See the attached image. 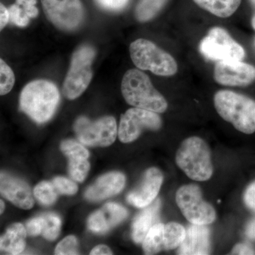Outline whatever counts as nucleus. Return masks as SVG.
Segmentation results:
<instances>
[{
    "label": "nucleus",
    "mask_w": 255,
    "mask_h": 255,
    "mask_svg": "<svg viewBox=\"0 0 255 255\" xmlns=\"http://www.w3.org/2000/svg\"><path fill=\"white\" fill-rule=\"evenodd\" d=\"M242 0H194L202 9L215 16L228 18L232 16L241 4Z\"/></svg>",
    "instance_id": "412c9836"
},
{
    "label": "nucleus",
    "mask_w": 255,
    "mask_h": 255,
    "mask_svg": "<svg viewBox=\"0 0 255 255\" xmlns=\"http://www.w3.org/2000/svg\"><path fill=\"white\" fill-rule=\"evenodd\" d=\"M53 184L56 191L60 194L74 195L78 192V187L77 184L67 178L55 177L53 179Z\"/></svg>",
    "instance_id": "7c9ffc66"
},
{
    "label": "nucleus",
    "mask_w": 255,
    "mask_h": 255,
    "mask_svg": "<svg viewBox=\"0 0 255 255\" xmlns=\"http://www.w3.org/2000/svg\"><path fill=\"white\" fill-rule=\"evenodd\" d=\"M160 201L157 199L153 204L146 206L134 219L132 225V238L137 244L142 243L151 228L158 218Z\"/></svg>",
    "instance_id": "6ab92c4d"
},
{
    "label": "nucleus",
    "mask_w": 255,
    "mask_h": 255,
    "mask_svg": "<svg viewBox=\"0 0 255 255\" xmlns=\"http://www.w3.org/2000/svg\"><path fill=\"white\" fill-rule=\"evenodd\" d=\"M232 255H255V250L249 244L240 243L236 245L231 251Z\"/></svg>",
    "instance_id": "f704fd0d"
},
{
    "label": "nucleus",
    "mask_w": 255,
    "mask_h": 255,
    "mask_svg": "<svg viewBox=\"0 0 255 255\" xmlns=\"http://www.w3.org/2000/svg\"><path fill=\"white\" fill-rule=\"evenodd\" d=\"M211 252L210 230L206 225L192 224L186 231L185 238L179 247L178 254L209 255Z\"/></svg>",
    "instance_id": "dca6fc26"
},
{
    "label": "nucleus",
    "mask_w": 255,
    "mask_h": 255,
    "mask_svg": "<svg viewBox=\"0 0 255 255\" xmlns=\"http://www.w3.org/2000/svg\"><path fill=\"white\" fill-rule=\"evenodd\" d=\"M199 49L207 59L214 61L242 60L246 51L235 41L226 30L221 27L211 28L201 41Z\"/></svg>",
    "instance_id": "6e6552de"
},
{
    "label": "nucleus",
    "mask_w": 255,
    "mask_h": 255,
    "mask_svg": "<svg viewBox=\"0 0 255 255\" xmlns=\"http://www.w3.org/2000/svg\"><path fill=\"white\" fill-rule=\"evenodd\" d=\"M90 162L83 157L69 158L68 170L70 177L79 182H83L90 170Z\"/></svg>",
    "instance_id": "a878e982"
},
{
    "label": "nucleus",
    "mask_w": 255,
    "mask_h": 255,
    "mask_svg": "<svg viewBox=\"0 0 255 255\" xmlns=\"http://www.w3.org/2000/svg\"><path fill=\"white\" fill-rule=\"evenodd\" d=\"M178 167L193 180H209L214 172L209 145L199 137L185 139L176 154Z\"/></svg>",
    "instance_id": "20e7f679"
},
{
    "label": "nucleus",
    "mask_w": 255,
    "mask_h": 255,
    "mask_svg": "<svg viewBox=\"0 0 255 255\" xmlns=\"http://www.w3.org/2000/svg\"><path fill=\"white\" fill-rule=\"evenodd\" d=\"M60 226L61 221L58 215L47 214L30 220L26 223V231L30 236L42 235L48 241H54L59 235Z\"/></svg>",
    "instance_id": "a211bd4d"
},
{
    "label": "nucleus",
    "mask_w": 255,
    "mask_h": 255,
    "mask_svg": "<svg viewBox=\"0 0 255 255\" xmlns=\"http://www.w3.org/2000/svg\"><path fill=\"white\" fill-rule=\"evenodd\" d=\"M26 228L21 223L11 225L1 237V251L10 255L21 254L26 245Z\"/></svg>",
    "instance_id": "aec40b11"
},
{
    "label": "nucleus",
    "mask_w": 255,
    "mask_h": 255,
    "mask_svg": "<svg viewBox=\"0 0 255 255\" xmlns=\"http://www.w3.org/2000/svg\"><path fill=\"white\" fill-rule=\"evenodd\" d=\"M252 25H253V27L255 30V15L253 16V19H252Z\"/></svg>",
    "instance_id": "ea45409f"
},
{
    "label": "nucleus",
    "mask_w": 255,
    "mask_h": 255,
    "mask_svg": "<svg viewBox=\"0 0 255 255\" xmlns=\"http://www.w3.org/2000/svg\"><path fill=\"white\" fill-rule=\"evenodd\" d=\"M186 230L182 225L175 222L164 225L163 231L164 251L179 248L185 238Z\"/></svg>",
    "instance_id": "4be33fe9"
},
{
    "label": "nucleus",
    "mask_w": 255,
    "mask_h": 255,
    "mask_svg": "<svg viewBox=\"0 0 255 255\" xmlns=\"http://www.w3.org/2000/svg\"><path fill=\"white\" fill-rule=\"evenodd\" d=\"M9 21V9L4 4H0V28L3 29Z\"/></svg>",
    "instance_id": "c9c22d12"
},
{
    "label": "nucleus",
    "mask_w": 255,
    "mask_h": 255,
    "mask_svg": "<svg viewBox=\"0 0 255 255\" xmlns=\"http://www.w3.org/2000/svg\"><path fill=\"white\" fill-rule=\"evenodd\" d=\"M126 184L124 174L119 172H110L99 178L95 184L85 192L89 201H99L118 194L123 190Z\"/></svg>",
    "instance_id": "f3484780"
},
{
    "label": "nucleus",
    "mask_w": 255,
    "mask_h": 255,
    "mask_svg": "<svg viewBox=\"0 0 255 255\" xmlns=\"http://www.w3.org/2000/svg\"><path fill=\"white\" fill-rule=\"evenodd\" d=\"M163 182V174L155 167L147 169L140 185L127 196L129 204L137 208H145L150 205L157 197Z\"/></svg>",
    "instance_id": "ddd939ff"
},
{
    "label": "nucleus",
    "mask_w": 255,
    "mask_h": 255,
    "mask_svg": "<svg viewBox=\"0 0 255 255\" xmlns=\"http://www.w3.org/2000/svg\"><path fill=\"white\" fill-rule=\"evenodd\" d=\"M4 209V204L2 201H1V214H2Z\"/></svg>",
    "instance_id": "58836bf2"
},
{
    "label": "nucleus",
    "mask_w": 255,
    "mask_h": 255,
    "mask_svg": "<svg viewBox=\"0 0 255 255\" xmlns=\"http://www.w3.org/2000/svg\"><path fill=\"white\" fill-rule=\"evenodd\" d=\"M127 216V210L124 206L108 203L90 216L87 225L92 232L104 234L122 223Z\"/></svg>",
    "instance_id": "2eb2a0df"
},
{
    "label": "nucleus",
    "mask_w": 255,
    "mask_h": 255,
    "mask_svg": "<svg viewBox=\"0 0 255 255\" xmlns=\"http://www.w3.org/2000/svg\"><path fill=\"white\" fill-rule=\"evenodd\" d=\"M214 79L225 86H247L255 80V68L241 60L219 61L215 65Z\"/></svg>",
    "instance_id": "f8f14e48"
},
{
    "label": "nucleus",
    "mask_w": 255,
    "mask_h": 255,
    "mask_svg": "<svg viewBox=\"0 0 255 255\" xmlns=\"http://www.w3.org/2000/svg\"><path fill=\"white\" fill-rule=\"evenodd\" d=\"M60 149L64 155H66L68 158L83 157V158L88 159L90 156L88 150L84 146L74 140H65L60 145Z\"/></svg>",
    "instance_id": "cd10ccee"
},
{
    "label": "nucleus",
    "mask_w": 255,
    "mask_h": 255,
    "mask_svg": "<svg viewBox=\"0 0 255 255\" xmlns=\"http://www.w3.org/2000/svg\"><path fill=\"white\" fill-rule=\"evenodd\" d=\"M55 255H78V241L73 236L64 238L58 243L55 251Z\"/></svg>",
    "instance_id": "c756f323"
},
{
    "label": "nucleus",
    "mask_w": 255,
    "mask_h": 255,
    "mask_svg": "<svg viewBox=\"0 0 255 255\" xmlns=\"http://www.w3.org/2000/svg\"><path fill=\"white\" fill-rule=\"evenodd\" d=\"M95 55V48L90 45H83L74 52L63 85V95L68 100L78 98L87 90L93 76Z\"/></svg>",
    "instance_id": "423d86ee"
},
{
    "label": "nucleus",
    "mask_w": 255,
    "mask_h": 255,
    "mask_svg": "<svg viewBox=\"0 0 255 255\" xmlns=\"http://www.w3.org/2000/svg\"><path fill=\"white\" fill-rule=\"evenodd\" d=\"M9 21L19 27H25L29 23L30 18L25 12L22 7L17 4L9 6Z\"/></svg>",
    "instance_id": "c85d7f7f"
},
{
    "label": "nucleus",
    "mask_w": 255,
    "mask_h": 255,
    "mask_svg": "<svg viewBox=\"0 0 255 255\" xmlns=\"http://www.w3.org/2000/svg\"><path fill=\"white\" fill-rule=\"evenodd\" d=\"M132 63L137 68L149 70L158 76L170 77L178 70L173 57L148 40L139 38L129 48Z\"/></svg>",
    "instance_id": "39448f33"
},
{
    "label": "nucleus",
    "mask_w": 255,
    "mask_h": 255,
    "mask_svg": "<svg viewBox=\"0 0 255 255\" xmlns=\"http://www.w3.org/2000/svg\"><path fill=\"white\" fill-rule=\"evenodd\" d=\"M37 0H16V4L23 8L30 18H34L38 16V9L35 6Z\"/></svg>",
    "instance_id": "473e14b6"
},
{
    "label": "nucleus",
    "mask_w": 255,
    "mask_h": 255,
    "mask_svg": "<svg viewBox=\"0 0 255 255\" xmlns=\"http://www.w3.org/2000/svg\"><path fill=\"white\" fill-rule=\"evenodd\" d=\"M0 191L1 195L18 208L30 209L34 205V199L29 186L18 178L1 173Z\"/></svg>",
    "instance_id": "4468645a"
},
{
    "label": "nucleus",
    "mask_w": 255,
    "mask_h": 255,
    "mask_svg": "<svg viewBox=\"0 0 255 255\" xmlns=\"http://www.w3.org/2000/svg\"><path fill=\"white\" fill-rule=\"evenodd\" d=\"M60 95L58 87L48 80L29 82L21 91L20 110L38 124L48 122L58 108Z\"/></svg>",
    "instance_id": "f257e3e1"
},
{
    "label": "nucleus",
    "mask_w": 255,
    "mask_h": 255,
    "mask_svg": "<svg viewBox=\"0 0 255 255\" xmlns=\"http://www.w3.org/2000/svg\"><path fill=\"white\" fill-rule=\"evenodd\" d=\"M56 191L53 184L48 182H42L37 184L33 190L35 197L41 204L50 206L54 204L57 199Z\"/></svg>",
    "instance_id": "393cba45"
},
{
    "label": "nucleus",
    "mask_w": 255,
    "mask_h": 255,
    "mask_svg": "<svg viewBox=\"0 0 255 255\" xmlns=\"http://www.w3.org/2000/svg\"><path fill=\"white\" fill-rule=\"evenodd\" d=\"M244 201L248 209L255 211V182L247 188L244 194Z\"/></svg>",
    "instance_id": "72a5a7b5"
},
{
    "label": "nucleus",
    "mask_w": 255,
    "mask_h": 255,
    "mask_svg": "<svg viewBox=\"0 0 255 255\" xmlns=\"http://www.w3.org/2000/svg\"><path fill=\"white\" fill-rule=\"evenodd\" d=\"M161 127L162 119L157 113L134 107L121 117L119 140L124 143H128L136 140L143 130H157Z\"/></svg>",
    "instance_id": "9b49d317"
},
{
    "label": "nucleus",
    "mask_w": 255,
    "mask_h": 255,
    "mask_svg": "<svg viewBox=\"0 0 255 255\" xmlns=\"http://www.w3.org/2000/svg\"><path fill=\"white\" fill-rule=\"evenodd\" d=\"M15 83L14 74L12 70L2 59L0 60V95L9 93Z\"/></svg>",
    "instance_id": "bb28decb"
},
{
    "label": "nucleus",
    "mask_w": 255,
    "mask_h": 255,
    "mask_svg": "<svg viewBox=\"0 0 255 255\" xmlns=\"http://www.w3.org/2000/svg\"><path fill=\"white\" fill-rule=\"evenodd\" d=\"M252 4H253V6L255 7V0H251Z\"/></svg>",
    "instance_id": "a19ab883"
},
{
    "label": "nucleus",
    "mask_w": 255,
    "mask_h": 255,
    "mask_svg": "<svg viewBox=\"0 0 255 255\" xmlns=\"http://www.w3.org/2000/svg\"><path fill=\"white\" fill-rule=\"evenodd\" d=\"M41 4L47 18L59 29L73 31L83 21L81 0H41Z\"/></svg>",
    "instance_id": "9d476101"
},
{
    "label": "nucleus",
    "mask_w": 255,
    "mask_h": 255,
    "mask_svg": "<svg viewBox=\"0 0 255 255\" xmlns=\"http://www.w3.org/2000/svg\"><path fill=\"white\" fill-rule=\"evenodd\" d=\"M122 92L127 103L136 108L164 113L168 107L149 77L138 69H130L124 75Z\"/></svg>",
    "instance_id": "f03ea898"
},
{
    "label": "nucleus",
    "mask_w": 255,
    "mask_h": 255,
    "mask_svg": "<svg viewBox=\"0 0 255 255\" xmlns=\"http://www.w3.org/2000/svg\"><path fill=\"white\" fill-rule=\"evenodd\" d=\"M102 9L111 11H122L127 6L129 0H95Z\"/></svg>",
    "instance_id": "2f4dec72"
},
{
    "label": "nucleus",
    "mask_w": 255,
    "mask_h": 255,
    "mask_svg": "<svg viewBox=\"0 0 255 255\" xmlns=\"http://www.w3.org/2000/svg\"><path fill=\"white\" fill-rule=\"evenodd\" d=\"M164 226L162 223H156L149 231L142 242V249L146 255H154L164 251Z\"/></svg>",
    "instance_id": "5701e85b"
},
{
    "label": "nucleus",
    "mask_w": 255,
    "mask_h": 255,
    "mask_svg": "<svg viewBox=\"0 0 255 255\" xmlns=\"http://www.w3.org/2000/svg\"><path fill=\"white\" fill-rule=\"evenodd\" d=\"M214 106L220 117L246 134L255 132V101L230 90H220L214 96Z\"/></svg>",
    "instance_id": "7ed1b4c3"
},
{
    "label": "nucleus",
    "mask_w": 255,
    "mask_h": 255,
    "mask_svg": "<svg viewBox=\"0 0 255 255\" xmlns=\"http://www.w3.org/2000/svg\"><path fill=\"white\" fill-rule=\"evenodd\" d=\"M246 236L250 239L255 241V219L248 223L246 228Z\"/></svg>",
    "instance_id": "4c0bfd02"
},
{
    "label": "nucleus",
    "mask_w": 255,
    "mask_h": 255,
    "mask_svg": "<svg viewBox=\"0 0 255 255\" xmlns=\"http://www.w3.org/2000/svg\"><path fill=\"white\" fill-rule=\"evenodd\" d=\"M176 202L191 224L209 225L216 219L214 208L203 199L200 187L191 184L182 186L176 193Z\"/></svg>",
    "instance_id": "0eeeda50"
},
{
    "label": "nucleus",
    "mask_w": 255,
    "mask_h": 255,
    "mask_svg": "<svg viewBox=\"0 0 255 255\" xmlns=\"http://www.w3.org/2000/svg\"><path fill=\"white\" fill-rule=\"evenodd\" d=\"M74 129L82 144L94 147L112 145L118 131L117 122L112 117H102L95 122L82 117L75 122Z\"/></svg>",
    "instance_id": "1a4fd4ad"
},
{
    "label": "nucleus",
    "mask_w": 255,
    "mask_h": 255,
    "mask_svg": "<svg viewBox=\"0 0 255 255\" xmlns=\"http://www.w3.org/2000/svg\"><path fill=\"white\" fill-rule=\"evenodd\" d=\"M90 255H112V252L109 247L101 245L95 247L90 253Z\"/></svg>",
    "instance_id": "e433bc0d"
},
{
    "label": "nucleus",
    "mask_w": 255,
    "mask_h": 255,
    "mask_svg": "<svg viewBox=\"0 0 255 255\" xmlns=\"http://www.w3.org/2000/svg\"><path fill=\"white\" fill-rule=\"evenodd\" d=\"M167 0H139L135 14L137 21L145 22L155 17Z\"/></svg>",
    "instance_id": "b1692460"
},
{
    "label": "nucleus",
    "mask_w": 255,
    "mask_h": 255,
    "mask_svg": "<svg viewBox=\"0 0 255 255\" xmlns=\"http://www.w3.org/2000/svg\"><path fill=\"white\" fill-rule=\"evenodd\" d=\"M254 44H255V43H254Z\"/></svg>",
    "instance_id": "79ce46f5"
}]
</instances>
